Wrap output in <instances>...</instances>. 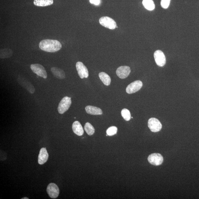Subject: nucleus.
Segmentation results:
<instances>
[{
  "label": "nucleus",
  "instance_id": "1",
  "mask_svg": "<svg viewBox=\"0 0 199 199\" xmlns=\"http://www.w3.org/2000/svg\"><path fill=\"white\" fill-rule=\"evenodd\" d=\"M39 47L42 51L54 53L61 49L62 45L58 40L46 39L42 40L40 42Z\"/></svg>",
  "mask_w": 199,
  "mask_h": 199
},
{
  "label": "nucleus",
  "instance_id": "2",
  "mask_svg": "<svg viewBox=\"0 0 199 199\" xmlns=\"http://www.w3.org/2000/svg\"><path fill=\"white\" fill-rule=\"evenodd\" d=\"M72 101L71 98L67 96L64 97L60 102L58 107V111L60 114H63L70 107Z\"/></svg>",
  "mask_w": 199,
  "mask_h": 199
},
{
  "label": "nucleus",
  "instance_id": "3",
  "mask_svg": "<svg viewBox=\"0 0 199 199\" xmlns=\"http://www.w3.org/2000/svg\"><path fill=\"white\" fill-rule=\"evenodd\" d=\"M99 22L102 26L105 28L111 30H114L117 27V24L113 19L108 16L101 17L99 19Z\"/></svg>",
  "mask_w": 199,
  "mask_h": 199
},
{
  "label": "nucleus",
  "instance_id": "4",
  "mask_svg": "<svg viewBox=\"0 0 199 199\" xmlns=\"http://www.w3.org/2000/svg\"><path fill=\"white\" fill-rule=\"evenodd\" d=\"M30 68L32 72L38 76L42 77L44 79L47 78V73L43 66L40 64H33L31 65Z\"/></svg>",
  "mask_w": 199,
  "mask_h": 199
},
{
  "label": "nucleus",
  "instance_id": "5",
  "mask_svg": "<svg viewBox=\"0 0 199 199\" xmlns=\"http://www.w3.org/2000/svg\"><path fill=\"white\" fill-rule=\"evenodd\" d=\"M148 126L150 131L154 132H159L162 128L161 123L159 120L154 118L149 119Z\"/></svg>",
  "mask_w": 199,
  "mask_h": 199
},
{
  "label": "nucleus",
  "instance_id": "6",
  "mask_svg": "<svg viewBox=\"0 0 199 199\" xmlns=\"http://www.w3.org/2000/svg\"><path fill=\"white\" fill-rule=\"evenodd\" d=\"M47 192L50 197L53 199L57 198L59 194L58 187L54 183H50L48 185Z\"/></svg>",
  "mask_w": 199,
  "mask_h": 199
},
{
  "label": "nucleus",
  "instance_id": "7",
  "mask_svg": "<svg viewBox=\"0 0 199 199\" xmlns=\"http://www.w3.org/2000/svg\"><path fill=\"white\" fill-rule=\"evenodd\" d=\"M149 162L154 166H159L163 163V158L161 154L158 153L152 154L148 156Z\"/></svg>",
  "mask_w": 199,
  "mask_h": 199
},
{
  "label": "nucleus",
  "instance_id": "8",
  "mask_svg": "<svg viewBox=\"0 0 199 199\" xmlns=\"http://www.w3.org/2000/svg\"><path fill=\"white\" fill-rule=\"evenodd\" d=\"M17 80L18 83L23 87L26 89L31 94L34 93L35 91L34 87L31 83L29 82L26 79L19 76L17 78Z\"/></svg>",
  "mask_w": 199,
  "mask_h": 199
},
{
  "label": "nucleus",
  "instance_id": "9",
  "mask_svg": "<svg viewBox=\"0 0 199 199\" xmlns=\"http://www.w3.org/2000/svg\"><path fill=\"white\" fill-rule=\"evenodd\" d=\"M155 62L158 66L163 67L166 63V57L163 52L160 50H157L154 54Z\"/></svg>",
  "mask_w": 199,
  "mask_h": 199
},
{
  "label": "nucleus",
  "instance_id": "10",
  "mask_svg": "<svg viewBox=\"0 0 199 199\" xmlns=\"http://www.w3.org/2000/svg\"><path fill=\"white\" fill-rule=\"evenodd\" d=\"M143 84L141 81H134L128 86L126 89V92L128 94L135 93L140 90Z\"/></svg>",
  "mask_w": 199,
  "mask_h": 199
},
{
  "label": "nucleus",
  "instance_id": "11",
  "mask_svg": "<svg viewBox=\"0 0 199 199\" xmlns=\"http://www.w3.org/2000/svg\"><path fill=\"white\" fill-rule=\"evenodd\" d=\"M76 66L78 74L80 78H88L89 76L88 69L84 63L81 62H78L76 63Z\"/></svg>",
  "mask_w": 199,
  "mask_h": 199
},
{
  "label": "nucleus",
  "instance_id": "12",
  "mask_svg": "<svg viewBox=\"0 0 199 199\" xmlns=\"http://www.w3.org/2000/svg\"><path fill=\"white\" fill-rule=\"evenodd\" d=\"M131 71L130 67L123 66L120 67L117 69L116 74L120 78L125 79L129 76Z\"/></svg>",
  "mask_w": 199,
  "mask_h": 199
},
{
  "label": "nucleus",
  "instance_id": "13",
  "mask_svg": "<svg viewBox=\"0 0 199 199\" xmlns=\"http://www.w3.org/2000/svg\"><path fill=\"white\" fill-rule=\"evenodd\" d=\"M48 153L45 148H42L40 149L38 156V163L40 165H43L47 162L48 159Z\"/></svg>",
  "mask_w": 199,
  "mask_h": 199
},
{
  "label": "nucleus",
  "instance_id": "14",
  "mask_svg": "<svg viewBox=\"0 0 199 199\" xmlns=\"http://www.w3.org/2000/svg\"><path fill=\"white\" fill-rule=\"evenodd\" d=\"M72 128L73 132L78 136H82L84 134V129L78 121H75L73 123Z\"/></svg>",
  "mask_w": 199,
  "mask_h": 199
},
{
  "label": "nucleus",
  "instance_id": "15",
  "mask_svg": "<svg viewBox=\"0 0 199 199\" xmlns=\"http://www.w3.org/2000/svg\"><path fill=\"white\" fill-rule=\"evenodd\" d=\"M86 113L89 115H102L103 112L99 108L91 106H88L85 107Z\"/></svg>",
  "mask_w": 199,
  "mask_h": 199
},
{
  "label": "nucleus",
  "instance_id": "16",
  "mask_svg": "<svg viewBox=\"0 0 199 199\" xmlns=\"http://www.w3.org/2000/svg\"><path fill=\"white\" fill-rule=\"evenodd\" d=\"M51 71L56 78L61 80L65 78V73L62 69L57 67H53L51 68Z\"/></svg>",
  "mask_w": 199,
  "mask_h": 199
},
{
  "label": "nucleus",
  "instance_id": "17",
  "mask_svg": "<svg viewBox=\"0 0 199 199\" xmlns=\"http://www.w3.org/2000/svg\"><path fill=\"white\" fill-rule=\"evenodd\" d=\"M53 0H34V4L37 6L44 7L51 5L53 3Z\"/></svg>",
  "mask_w": 199,
  "mask_h": 199
},
{
  "label": "nucleus",
  "instance_id": "18",
  "mask_svg": "<svg viewBox=\"0 0 199 199\" xmlns=\"http://www.w3.org/2000/svg\"><path fill=\"white\" fill-rule=\"evenodd\" d=\"M99 77L104 84L106 86H109L111 82L110 77L107 73L102 72L99 73Z\"/></svg>",
  "mask_w": 199,
  "mask_h": 199
},
{
  "label": "nucleus",
  "instance_id": "19",
  "mask_svg": "<svg viewBox=\"0 0 199 199\" xmlns=\"http://www.w3.org/2000/svg\"><path fill=\"white\" fill-rule=\"evenodd\" d=\"M142 4L145 8L148 11H152L155 8V5L153 0H143Z\"/></svg>",
  "mask_w": 199,
  "mask_h": 199
},
{
  "label": "nucleus",
  "instance_id": "20",
  "mask_svg": "<svg viewBox=\"0 0 199 199\" xmlns=\"http://www.w3.org/2000/svg\"><path fill=\"white\" fill-rule=\"evenodd\" d=\"M12 50L9 49L1 50V58L2 59L7 58L11 57L13 55Z\"/></svg>",
  "mask_w": 199,
  "mask_h": 199
},
{
  "label": "nucleus",
  "instance_id": "21",
  "mask_svg": "<svg viewBox=\"0 0 199 199\" xmlns=\"http://www.w3.org/2000/svg\"><path fill=\"white\" fill-rule=\"evenodd\" d=\"M84 130L87 134L91 136L93 135L95 132V129L90 123H87L84 127Z\"/></svg>",
  "mask_w": 199,
  "mask_h": 199
},
{
  "label": "nucleus",
  "instance_id": "22",
  "mask_svg": "<svg viewBox=\"0 0 199 199\" xmlns=\"http://www.w3.org/2000/svg\"><path fill=\"white\" fill-rule=\"evenodd\" d=\"M122 116L125 121H128L130 120L131 118V115L130 111L128 110L124 109L121 111Z\"/></svg>",
  "mask_w": 199,
  "mask_h": 199
},
{
  "label": "nucleus",
  "instance_id": "23",
  "mask_svg": "<svg viewBox=\"0 0 199 199\" xmlns=\"http://www.w3.org/2000/svg\"><path fill=\"white\" fill-rule=\"evenodd\" d=\"M117 128L115 126H112L109 128L106 131V133L109 136H113L117 134Z\"/></svg>",
  "mask_w": 199,
  "mask_h": 199
},
{
  "label": "nucleus",
  "instance_id": "24",
  "mask_svg": "<svg viewBox=\"0 0 199 199\" xmlns=\"http://www.w3.org/2000/svg\"><path fill=\"white\" fill-rule=\"evenodd\" d=\"M171 0H162L161 5L164 9H167L170 5Z\"/></svg>",
  "mask_w": 199,
  "mask_h": 199
},
{
  "label": "nucleus",
  "instance_id": "25",
  "mask_svg": "<svg viewBox=\"0 0 199 199\" xmlns=\"http://www.w3.org/2000/svg\"><path fill=\"white\" fill-rule=\"evenodd\" d=\"M91 3L93 4L96 5H99L100 3V0H90Z\"/></svg>",
  "mask_w": 199,
  "mask_h": 199
},
{
  "label": "nucleus",
  "instance_id": "26",
  "mask_svg": "<svg viewBox=\"0 0 199 199\" xmlns=\"http://www.w3.org/2000/svg\"><path fill=\"white\" fill-rule=\"evenodd\" d=\"M22 199H29L27 197H24V198H21Z\"/></svg>",
  "mask_w": 199,
  "mask_h": 199
}]
</instances>
